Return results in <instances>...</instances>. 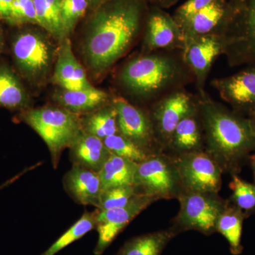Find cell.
<instances>
[{"label":"cell","instance_id":"cell-38","mask_svg":"<svg viewBox=\"0 0 255 255\" xmlns=\"http://www.w3.org/2000/svg\"><path fill=\"white\" fill-rule=\"evenodd\" d=\"M248 121H249L250 125H251L252 131L254 134L255 137V113L251 114L248 117Z\"/></svg>","mask_w":255,"mask_h":255},{"label":"cell","instance_id":"cell-37","mask_svg":"<svg viewBox=\"0 0 255 255\" xmlns=\"http://www.w3.org/2000/svg\"><path fill=\"white\" fill-rule=\"evenodd\" d=\"M248 163L251 164L252 170H253V177H254V184H255V151L249 157Z\"/></svg>","mask_w":255,"mask_h":255},{"label":"cell","instance_id":"cell-15","mask_svg":"<svg viewBox=\"0 0 255 255\" xmlns=\"http://www.w3.org/2000/svg\"><path fill=\"white\" fill-rule=\"evenodd\" d=\"M13 53L20 70L28 78L44 75L52 60V50L48 41L33 32H23L15 38Z\"/></svg>","mask_w":255,"mask_h":255},{"label":"cell","instance_id":"cell-19","mask_svg":"<svg viewBox=\"0 0 255 255\" xmlns=\"http://www.w3.org/2000/svg\"><path fill=\"white\" fill-rule=\"evenodd\" d=\"M53 81L65 90H78L92 87L85 70L75 58L71 42L67 37L62 40L58 50Z\"/></svg>","mask_w":255,"mask_h":255},{"label":"cell","instance_id":"cell-3","mask_svg":"<svg viewBox=\"0 0 255 255\" xmlns=\"http://www.w3.org/2000/svg\"><path fill=\"white\" fill-rule=\"evenodd\" d=\"M169 51L145 53L130 60L119 75L122 86L131 95L145 100H159L178 90L191 71L182 55L179 57Z\"/></svg>","mask_w":255,"mask_h":255},{"label":"cell","instance_id":"cell-13","mask_svg":"<svg viewBox=\"0 0 255 255\" xmlns=\"http://www.w3.org/2000/svg\"><path fill=\"white\" fill-rule=\"evenodd\" d=\"M226 39L223 35L199 36L184 43L182 57L196 79L199 94L205 92L206 80L214 60L224 53Z\"/></svg>","mask_w":255,"mask_h":255},{"label":"cell","instance_id":"cell-42","mask_svg":"<svg viewBox=\"0 0 255 255\" xmlns=\"http://www.w3.org/2000/svg\"><path fill=\"white\" fill-rule=\"evenodd\" d=\"M1 187H0V189H1Z\"/></svg>","mask_w":255,"mask_h":255},{"label":"cell","instance_id":"cell-17","mask_svg":"<svg viewBox=\"0 0 255 255\" xmlns=\"http://www.w3.org/2000/svg\"><path fill=\"white\" fill-rule=\"evenodd\" d=\"M63 183L67 194L75 202L98 207L102 191L99 172L73 164L64 176Z\"/></svg>","mask_w":255,"mask_h":255},{"label":"cell","instance_id":"cell-27","mask_svg":"<svg viewBox=\"0 0 255 255\" xmlns=\"http://www.w3.org/2000/svg\"><path fill=\"white\" fill-rule=\"evenodd\" d=\"M26 103V94L18 79L9 70L0 69V106L18 109Z\"/></svg>","mask_w":255,"mask_h":255},{"label":"cell","instance_id":"cell-20","mask_svg":"<svg viewBox=\"0 0 255 255\" xmlns=\"http://www.w3.org/2000/svg\"><path fill=\"white\" fill-rule=\"evenodd\" d=\"M69 148L73 164L97 172H100L111 155L102 139L83 130Z\"/></svg>","mask_w":255,"mask_h":255},{"label":"cell","instance_id":"cell-23","mask_svg":"<svg viewBox=\"0 0 255 255\" xmlns=\"http://www.w3.org/2000/svg\"><path fill=\"white\" fill-rule=\"evenodd\" d=\"M246 219L243 211L228 199L227 206L218 220L216 233H219L226 238L233 255H240L243 253L242 233Z\"/></svg>","mask_w":255,"mask_h":255},{"label":"cell","instance_id":"cell-33","mask_svg":"<svg viewBox=\"0 0 255 255\" xmlns=\"http://www.w3.org/2000/svg\"><path fill=\"white\" fill-rule=\"evenodd\" d=\"M214 0H187L178 8L174 18L179 26H182L198 11L205 7Z\"/></svg>","mask_w":255,"mask_h":255},{"label":"cell","instance_id":"cell-12","mask_svg":"<svg viewBox=\"0 0 255 255\" xmlns=\"http://www.w3.org/2000/svg\"><path fill=\"white\" fill-rule=\"evenodd\" d=\"M239 8L229 0H214L181 26L184 45L197 37L219 34L225 36Z\"/></svg>","mask_w":255,"mask_h":255},{"label":"cell","instance_id":"cell-14","mask_svg":"<svg viewBox=\"0 0 255 255\" xmlns=\"http://www.w3.org/2000/svg\"><path fill=\"white\" fill-rule=\"evenodd\" d=\"M211 85L235 112L246 117L255 113L254 65H250L231 76L216 79Z\"/></svg>","mask_w":255,"mask_h":255},{"label":"cell","instance_id":"cell-9","mask_svg":"<svg viewBox=\"0 0 255 255\" xmlns=\"http://www.w3.org/2000/svg\"><path fill=\"white\" fill-rule=\"evenodd\" d=\"M196 109V98L179 90L164 96L152 106L148 113L162 152L179 122Z\"/></svg>","mask_w":255,"mask_h":255},{"label":"cell","instance_id":"cell-28","mask_svg":"<svg viewBox=\"0 0 255 255\" xmlns=\"http://www.w3.org/2000/svg\"><path fill=\"white\" fill-rule=\"evenodd\" d=\"M231 177L230 188L232 195L229 200L243 211L247 219L255 214V184L241 179L238 174Z\"/></svg>","mask_w":255,"mask_h":255},{"label":"cell","instance_id":"cell-31","mask_svg":"<svg viewBox=\"0 0 255 255\" xmlns=\"http://www.w3.org/2000/svg\"><path fill=\"white\" fill-rule=\"evenodd\" d=\"M133 185L121 186L102 191L97 209L100 211L117 209L127 206L137 195Z\"/></svg>","mask_w":255,"mask_h":255},{"label":"cell","instance_id":"cell-41","mask_svg":"<svg viewBox=\"0 0 255 255\" xmlns=\"http://www.w3.org/2000/svg\"><path fill=\"white\" fill-rule=\"evenodd\" d=\"M1 46H2V38H1V33H0V50L1 49Z\"/></svg>","mask_w":255,"mask_h":255},{"label":"cell","instance_id":"cell-2","mask_svg":"<svg viewBox=\"0 0 255 255\" xmlns=\"http://www.w3.org/2000/svg\"><path fill=\"white\" fill-rule=\"evenodd\" d=\"M142 6L119 0L100 10L90 23L83 53L92 73L102 75L130 48L140 31Z\"/></svg>","mask_w":255,"mask_h":255},{"label":"cell","instance_id":"cell-40","mask_svg":"<svg viewBox=\"0 0 255 255\" xmlns=\"http://www.w3.org/2000/svg\"><path fill=\"white\" fill-rule=\"evenodd\" d=\"M229 1H231L233 4L237 6L239 9L241 7L242 4H243V0H229Z\"/></svg>","mask_w":255,"mask_h":255},{"label":"cell","instance_id":"cell-29","mask_svg":"<svg viewBox=\"0 0 255 255\" xmlns=\"http://www.w3.org/2000/svg\"><path fill=\"white\" fill-rule=\"evenodd\" d=\"M103 141L111 153L135 163L142 162L150 155L119 132L105 137Z\"/></svg>","mask_w":255,"mask_h":255},{"label":"cell","instance_id":"cell-8","mask_svg":"<svg viewBox=\"0 0 255 255\" xmlns=\"http://www.w3.org/2000/svg\"><path fill=\"white\" fill-rule=\"evenodd\" d=\"M180 176L183 190L219 193L223 172L205 151L172 157Z\"/></svg>","mask_w":255,"mask_h":255},{"label":"cell","instance_id":"cell-21","mask_svg":"<svg viewBox=\"0 0 255 255\" xmlns=\"http://www.w3.org/2000/svg\"><path fill=\"white\" fill-rule=\"evenodd\" d=\"M179 233L173 227L135 236L126 242L114 255H162Z\"/></svg>","mask_w":255,"mask_h":255},{"label":"cell","instance_id":"cell-25","mask_svg":"<svg viewBox=\"0 0 255 255\" xmlns=\"http://www.w3.org/2000/svg\"><path fill=\"white\" fill-rule=\"evenodd\" d=\"M92 112L85 119H81L83 131L100 137L102 140L118 133L117 112L112 103Z\"/></svg>","mask_w":255,"mask_h":255},{"label":"cell","instance_id":"cell-7","mask_svg":"<svg viewBox=\"0 0 255 255\" xmlns=\"http://www.w3.org/2000/svg\"><path fill=\"white\" fill-rule=\"evenodd\" d=\"M224 36L223 54L231 66H255V0H243Z\"/></svg>","mask_w":255,"mask_h":255},{"label":"cell","instance_id":"cell-34","mask_svg":"<svg viewBox=\"0 0 255 255\" xmlns=\"http://www.w3.org/2000/svg\"><path fill=\"white\" fill-rule=\"evenodd\" d=\"M18 2L21 7L23 21L38 23L36 8H35L33 0H18Z\"/></svg>","mask_w":255,"mask_h":255},{"label":"cell","instance_id":"cell-5","mask_svg":"<svg viewBox=\"0 0 255 255\" xmlns=\"http://www.w3.org/2000/svg\"><path fill=\"white\" fill-rule=\"evenodd\" d=\"M179 210L172 220V227L178 233L195 231L205 236L216 233V224L228 199L219 193L183 190L177 198Z\"/></svg>","mask_w":255,"mask_h":255},{"label":"cell","instance_id":"cell-26","mask_svg":"<svg viewBox=\"0 0 255 255\" xmlns=\"http://www.w3.org/2000/svg\"><path fill=\"white\" fill-rule=\"evenodd\" d=\"M97 214L98 209H97L92 212L85 211L80 219L40 255H55L72 243L81 239L92 230L96 229Z\"/></svg>","mask_w":255,"mask_h":255},{"label":"cell","instance_id":"cell-35","mask_svg":"<svg viewBox=\"0 0 255 255\" xmlns=\"http://www.w3.org/2000/svg\"><path fill=\"white\" fill-rule=\"evenodd\" d=\"M14 0H0V17L9 19Z\"/></svg>","mask_w":255,"mask_h":255},{"label":"cell","instance_id":"cell-1","mask_svg":"<svg viewBox=\"0 0 255 255\" xmlns=\"http://www.w3.org/2000/svg\"><path fill=\"white\" fill-rule=\"evenodd\" d=\"M205 152L223 173L238 174L255 151V137L248 117L215 102L206 93L196 97Z\"/></svg>","mask_w":255,"mask_h":255},{"label":"cell","instance_id":"cell-24","mask_svg":"<svg viewBox=\"0 0 255 255\" xmlns=\"http://www.w3.org/2000/svg\"><path fill=\"white\" fill-rule=\"evenodd\" d=\"M137 163L111 153L101 169L102 191L121 186L133 185Z\"/></svg>","mask_w":255,"mask_h":255},{"label":"cell","instance_id":"cell-39","mask_svg":"<svg viewBox=\"0 0 255 255\" xmlns=\"http://www.w3.org/2000/svg\"><path fill=\"white\" fill-rule=\"evenodd\" d=\"M50 4H51L53 7L58 9L60 12V7H61L62 0H46Z\"/></svg>","mask_w":255,"mask_h":255},{"label":"cell","instance_id":"cell-4","mask_svg":"<svg viewBox=\"0 0 255 255\" xmlns=\"http://www.w3.org/2000/svg\"><path fill=\"white\" fill-rule=\"evenodd\" d=\"M22 119L46 142L54 169L64 150L72 145L82 130L78 114L65 108L34 109L25 112Z\"/></svg>","mask_w":255,"mask_h":255},{"label":"cell","instance_id":"cell-30","mask_svg":"<svg viewBox=\"0 0 255 255\" xmlns=\"http://www.w3.org/2000/svg\"><path fill=\"white\" fill-rule=\"evenodd\" d=\"M38 23L57 39L65 38L60 12L46 0H33Z\"/></svg>","mask_w":255,"mask_h":255},{"label":"cell","instance_id":"cell-18","mask_svg":"<svg viewBox=\"0 0 255 255\" xmlns=\"http://www.w3.org/2000/svg\"><path fill=\"white\" fill-rule=\"evenodd\" d=\"M205 151V141L197 109L182 119L171 137L164 153L172 157Z\"/></svg>","mask_w":255,"mask_h":255},{"label":"cell","instance_id":"cell-6","mask_svg":"<svg viewBox=\"0 0 255 255\" xmlns=\"http://www.w3.org/2000/svg\"><path fill=\"white\" fill-rule=\"evenodd\" d=\"M133 186L137 194L152 196L157 201L177 199L183 191L174 159L164 152L137 163Z\"/></svg>","mask_w":255,"mask_h":255},{"label":"cell","instance_id":"cell-36","mask_svg":"<svg viewBox=\"0 0 255 255\" xmlns=\"http://www.w3.org/2000/svg\"><path fill=\"white\" fill-rule=\"evenodd\" d=\"M177 1L178 0H157L159 6L162 7H169L175 4Z\"/></svg>","mask_w":255,"mask_h":255},{"label":"cell","instance_id":"cell-22","mask_svg":"<svg viewBox=\"0 0 255 255\" xmlns=\"http://www.w3.org/2000/svg\"><path fill=\"white\" fill-rule=\"evenodd\" d=\"M55 97L63 108L78 114L104 107L109 100L108 94L94 87L78 90L62 89Z\"/></svg>","mask_w":255,"mask_h":255},{"label":"cell","instance_id":"cell-16","mask_svg":"<svg viewBox=\"0 0 255 255\" xmlns=\"http://www.w3.org/2000/svg\"><path fill=\"white\" fill-rule=\"evenodd\" d=\"M143 48L145 53L161 50H182L184 37L174 17L159 9L152 11L146 24Z\"/></svg>","mask_w":255,"mask_h":255},{"label":"cell","instance_id":"cell-10","mask_svg":"<svg viewBox=\"0 0 255 255\" xmlns=\"http://www.w3.org/2000/svg\"><path fill=\"white\" fill-rule=\"evenodd\" d=\"M112 105L117 112L119 133L149 155L163 152L156 137L149 113H145L121 97L114 99Z\"/></svg>","mask_w":255,"mask_h":255},{"label":"cell","instance_id":"cell-32","mask_svg":"<svg viewBox=\"0 0 255 255\" xmlns=\"http://www.w3.org/2000/svg\"><path fill=\"white\" fill-rule=\"evenodd\" d=\"M88 6V0H62L60 17L65 36L71 33L83 16Z\"/></svg>","mask_w":255,"mask_h":255},{"label":"cell","instance_id":"cell-11","mask_svg":"<svg viewBox=\"0 0 255 255\" xmlns=\"http://www.w3.org/2000/svg\"><path fill=\"white\" fill-rule=\"evenodd\" d=\"M157 201V199L152 196L137 194L124 207L106 211L98 210L96 226L98 241L94 250V254H103L134 219Z\"/></svg>","mask_w":255,"mask_h":255}]
</instances>
